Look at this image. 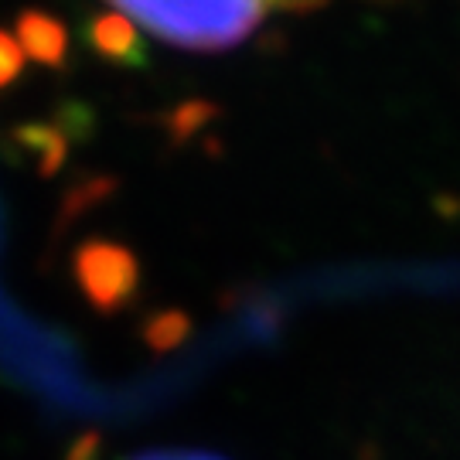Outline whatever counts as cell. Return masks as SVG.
Wrapping results in <instances>:
<instances>
[{
  "label": "cell",
  "mask_w": 460,
  "mask_h": 460,
  "mask_svg": "<svg viewBox=\"0 0 460 460\" xmlns=\"http://www.w3.org/2000/svg\"><path fill=\"white\" fill-rule=\"evenodd\" d=\"M123 460H222L205 450H184V447H167V450H144V454H133Z\"/></svg>",
  "instance_id": "9"
},
{
  "label": "cell",
  "mask_w": 460,
  "mask_h": 460,
  "mask_svg": "<svg viewBox=\"0 0 460 460\" xmlns=\"http://www.w3.org/2000/svg\"><path fill=\"white\" fill-rule=\"evenodd\" d=\"M79 279L99 304H116L133 290L137 283V263L123 246L113 243H85L75 256Z\"/></svg>",
  "instance_id": "3"
},
{
  "label": "cell",
  "mask_w": 460,
  "mask_h": 460,
  "mask_svg": "<svg viewBox=\"0 0 460 460\" xmlns=\"http://www.w3.org/2000/svg\"><path fill=\"white\" fill-rule=\"evenodd\" d=\"M137 28L167 45L191 51H226L260 28L266 0H110Z\"/></svg>",
  "instance_id": "1"
},
{
  "label": "cell",
  "mask_w": 460,
  "mask_h": 460,
  "mask_svg": "<svg viewBox=\"0 0 460 460\" xmlns=\"http://www.w3.org/2000/svg\"><path fill=\"white\" fill-rule=\"evenodd\" d=\"M51 123L62 130L68 147L72 144H89L96 137V110L89 102H79V99H62L55 106V119Z\"/></svg>",
  "instance_id": "7"
},
{
  "label": "cell",
  "mask_w": 460,
  "mask_h": 460,
  "mask_svg": "<svg viewBox=\"0 0 460 460\" xmlns=\"http://www.w3.org/2000/svg\"><path fill=\"white\" fill-rule=\"evenodd\" d=\"M79 38L83 45L99 62L113 68H127V72H144L150 66V51L144 34L137 31L130 17L116 14V11H93L85 14L79 24Z\"/></svg>",
  "instance_id": "2"
},
{
  "label": "cell",
  "mask_w": 460,
  "mask_h": 460,
  "mask_svg": "<svg viewBox=\"0 0 460 460\" xmlns=\"http://www.w3.org/2000/svg\"><path fill=\"white\" fill-rule=\"evenodd\" d=\"M4 147L14 161L34 167L41 178L58 174L68 157V140L55 123H21L4 137Z\"/></svg>",
  "instance_id": "4"
},
{
  "label": "cell",
  "mask_w": 460,
  "mask_h": 460,
  "mask_svg": "<svg viewBox=\"0 0 460 460\" xmlns=\"http://www.w3.org/2000/svg\"><path fill=\"white\" fill-rule=\"evenodd\" d=\"M17 45L31 62L45 68H66L68 62L66 24L45 11H21L17 14Z\"/></svg>",
  "instance_id": "5"
},
{
  "label": "cell",
  "mask_w": 460,
  "mask_h": 460,
  "mask_svg": "<svg viewBox=\"0 0 460 460\" xmlns=\"http://www.w3.org/2000/svg\"><path fill=\"white\" fill-rule=\"evenodd\" d=\"M328 0H266V11H287V14H307L324 7Z\"/></svg>",
  "instance_id": "10"
},
{
  "label": "cell",
  "mask_w": 460,
  "mask_h": 460,
  "mask_svg": "<svg viewBox=\"0 0 460 460\" xmlns=\"http://www.w3.org/2000/svg\"><path fill=\"white\" fill-rule=\"evenodd\" d=\"M24 68V51L17 45V38H11L7 31H0V89L14 83Z\"/></svg>",
  "instance_id": "8"
},
{
  "label": "cell",
  "mask_w": 460,
  "mask_h": 460,
  "mask_svg": "<svg viewBox=\"0 0 460 460\" xmlns=\"http://www.w3.org/2000/svg\"><path fill=\"white\" fill-rule=\"evenodd\" d=\"M212 119H218V106L208 99H188L164 116V127L171 144H188L195 133H201Z\"/></svg>",
  "instance_id": "6"
}]
</instances>
